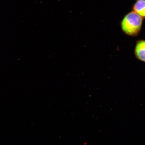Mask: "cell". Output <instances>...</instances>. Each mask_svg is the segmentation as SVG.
<instances>
[{
	"instance_id": "3957f363",
	"label": "cell",
	"mask_w": 145,
	"mask_h": 145,
	"mask_svg": "<svg viewBox=\"0 0 145 145\" xmlns=\"http://www.w3.org/2000/svg\"><path fill=\"white\" fill-rule=\"evenodd\" d=\"M133 10L143 18H145V0H137L133 7Z\"/></svg>"
},
{
	"instance_id": "7a4b0ae2",
	"label": "cell",
	"mask_w": 145,
	"mask_h": 145,
	"mask_svg": "<svg viewBox=\"0 0 145 145\" xmlns=\"http://www.w3.org/2000/svg\"><path fill=\"white\" fill-rule=\"evenodd\" d=\"M135 53L138 59L145 62V40L137 42L135 47Z\"/></svg>"
},
{
	"instance_id": "6da1fadb",
	"label": "cell",
	"mask_w": 145,
	"mask_h": 145,
	"mask_svg": "<svg viewBox=\"0 0 145 145\" xmlns=\"http://www.w3.org/2000/svg\"><path fill=\"white\" fill-rule=\"evenodd\" d=\"M143 18L133 11L125 16L121 23L122 30L126 35L131 36L138 35L142 27Z\"/></svg>"
}]
</instances>
